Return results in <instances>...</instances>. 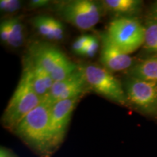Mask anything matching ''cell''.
Returning <instances> with one entry per match:
<instances>
[{
	"label": "cell",
	"instance_id": "6da1fadb",
	"mask_svg": "<svg viewBox=\"0 0 157 157\" xmlns=\"http://www.w3.org/2000/svg\"><path fill=\"white\" fill-rule=\"evenodd\" d=\"M52 105L48 97L44 98L12 131L40 157H50L56 150L50 124Z\"/></svg>",
	"mask_w": 157,
	"mask_h": 157
},
{
	"label": "cell",
	"instance_id": "7a4b0ae2",
	"mask_svg": "<svg viewBox=\"0 0 157 157\" xmlns=\"http://www.w3.org/2000/svg\"><path fill=\"white\" fill-rule=\"evenodd\" d=\"M42 101L43 99L35 91L30 68L27 60H25L18 85L4 111L2 118L3 126L13 131L17 124L38 106Z\"/></svg>",
	"mask_w": 157,
	"mask_h": 157
},
{
	"label": "cell",
	"instance_id": "3957f363",
	"mask_svg": "<svg viewBox=\"0 0 157 157\" xmlns=\"http://www.w3.org/2000/svg\"><path fill=\"white\" fill-rule=\"evenodd\" d=\"M31 58L40 65L55 82L64 79L78 69L61 50L48 43L37 42L30 49Z\"/></svg>",
	"mask_w": 157,
	"mask_h": 157
},
{
	"label": "cell",
	"instance_id": "277c9868",
	"mask_svg": "<svg viewBox=\"0 0 157 157\" xmlns=\"http://www.w3.org/2000/svg\"><path fill=\"white\" fill-rule=\"evenodd\" d=\"M106 34L119 50L129 55L144 44L145 27L136 19L121 17L110 23Z\"/></svg>",
	"mask_w": 157,
	"mask_h": 157
},
{
	"label": "cell",
	"instance_id": "5b68a950",
	"mask_svg": "<svg viewBox=\"0 0 157 157\" xmlns=\"http://www.w3.org/2000/svg\"><path fill=\"white\" fill-rule=\"evenodd\" d=\"M83 69L88 85L95 93L120 105L129 103L120 82L109 70L92 64L83 67Z\"/></svg>",
	"mask_w": 157,
	"mask_h": 157
},
{
	"label": "cell",
	"instance_id": "8992f818",
	"mask_svg": "<svg viewBox=\"0 0 157 157\" xmlns=\"http://www.w3.org/2000/svg\"><path fill=\"white\" fill-rule=\"evenodd\" d=\"M59 15L66 22L82 30H90L99 22L101 8L91 0H73L63 2L58 7Z\"/></svg>",
	"mask_w": 157,
	"mask_h": 157
},
{
	"label": "cell",
	"instance_id": "52a82bcc",
	"mask_svg": "<svg viewBox=\"0 0 157 157\" xmlns=\"http://www.w3.org/2000/svg\"><path fill=\"white\" fill-rule=\"evenodd\" d=\"M125 93L131 103L146 112H153L157 108V83L134 77L125 83Z\"/></svg>",
	"mask_w": 157,
	"mask_h": 157
},
{
	"label": "cell",
	"instance_id": "ba28073f",
	"mask_svg": "<svg viewBox=\"0 0 157 157\" xmlns=\"http://www.w3.org/2000/svg\"><path fill=\"white\" fill-rule=\"evenodd\" d=\"M88 84L83 67L64 79L54 82L48 98L52 103L76 97H81L87 89Z\"/></svg>",
	"mask_w": 157,
	"mask_h": 157
},
{
	"label": "cell",
	"instance_id": "9c48e42d",
	"mask_svg": "<svg viewBox=\"0 0 157 157\" xmlns=\"http://www.w3.org/2000/svg\"><path fill=\"white\" fill-rule=\"evenodd\" d=\"M80 97H76L54 103L51 110L50 130L56 149L60 146L66 135L72 113Z\"/></svg>",
	"mask_w": 157,
	"mask_h": 157
},
{
	"label": "cell",
	"instance_id": "30bf717a",
	"mask_svg": "<svg viewBox=\"0 0 157 157\" xmlns=\"http://www.w3.org/2000/svg\"><path fill=\"white\" fill-rule=\"evenodd\" d=\"M103 46L101 52V62L105 68L112 71H119L129 68L132 66L133 58L119 50L110 40L106 34L102 36Z\"/></svg>",
	"mask_w": 157,
	"mask_h": 157
},
{
	"label": "cell",
	"instance_id": "8fae6325",
	"mask_svg": "<svg viewBox=\"0 0 157 157\" xmlns=\"http://www.w3.org/2000/svg\"><path fill=\"white\" fill-rule=\"evenodd\" d=\"M31 70L34 88L39 97L44 100L50 95L55 81L42 66L31 58H26Z\"/></svg>",
	"mask_w": 157,
	"mask_h": 157
},
{
	"label": "cell",
	"instance_id": "7c38bea8",
	"mask_svg": "<svg viewBox=\"0 0 157 157\" xmlns=\"http://www.w3.org/2000/svg\"><path fill=\"white\" fill-rule=\"evenodd\" d=\"M132 77L157 83V56L147 58L129 70Z\"/></svg>",
	"mask_w": 157,
	"mask_h": 157
},
{
	"label": "cell",
	"instance_id": "4fadbf2b",
	"mask_svg": "<svg viewBox=\"0 0 157 157\" xmlns=\"http://www.w3.org/2000/svg\"><path fill=\"white\" fill-rule=\"evenodd\" d=\"M142 3L137 0H105L103 1L104 8L117 14H132L140 8Z\"/></svg>",
	"mask_w": 157,
	"mask_h": 157
},
{
	"label": "cell",
	"instance_id": "5bb4252c",
	"mask_svg": "<svg viewBox=\"0 0 157 157\" xmlns=\"http://www.w3.org/2000/svg\"><path fill=\"white\" fill-rule=\"evenodd\" d=\"M24 42V29L19 17H12V28L7 44L17 48L22 46Z\"/></svg>",
	"mask_w": 157,
	"mask_h": 157
},
{
	"label": "cell",
	"instance_id": "9a60e30c",
	"mask_svg": "<svg viewBox=\"0 0 157 157\" xmlns=\"http://www.w3.org/2000/svg\"><path fill=\"white\" fill-rule=\"evenodd\" d=\"M33 24L41 36L49 40L56 41L49 16H37L33 19Z\"/></svg>",
	"mask_w": 157,
	"mask_h": 157
},
{
	"label": "cell",
	"instance_id": "2e32d148",
	"mask_svg": "<svg viewBox=\"0 0 157 157\" xmlns=\"http://www.w3.org/2000/svg\"><path fill=\"white\" fill-rule=\"evenodd\" d=\"M144 47L149 52L157 53V22L149 23L145 27Z\"/></svg>",
	"mask_w": 157,
	"mask_h": 157
},
{
	"label": "cell",
	"instance_id": "e0dca14e",
	"mask_svg": "<svg viewBox=\"0 0 157 157\" xmlns=\"http://www.w3.org/2000/svg\"><path fill=\"white\" fill-rule=\"evenodd\" d=\"M21 7V2L18 0H1L0 9L4 13H15L20 10Z\"/></svg>",
	"mask_w": 157,
	"mask_h": 157
},
{
	"label": "cell",
	"instance_id": "ac0fdd59",
	"mask_svg": "<svg viewBox=\"0 0 157 157\" xmlns=\"http://www.w3.org/2000/svg\"><path fill=\"white\" fill-rule=\"evenodd\" d=\"M90 38V35H82V36H78L74 41L73 45H72V49H73L74 52L80 56H83L84 50H85Z\"/></svg>",
	"mask_w": 157,
	"mask_h": 157
},
{
	"label": "cell",
	"instance_id": "d6986e66",
	"mask_svg": "<svg viewBox=\"0 0 157 157\" xmlns=\"http://www.w3.org/2000/svg\"><path fill=\"white\" fill-rule=\"evenodd\" d=\"M50 23L52 27V31H53L55 40L60 41L63 39L64 36V27L60 21L58 20L55 19L54 17H49Z\"/></svg>",
	"mask_w": 157,
	"mask_h": 157
},
{
	"label": "cell",
	"instance_id": "ffe728a7",
	"mask_svg": "<svg viewBox=\"0 0 157 157\" xmlns=\"http://www.w3.org/2000/svg\"><path fill=\"white\" fill-rule=\"evenodd\" d=\"M12 28V18L3 20L0 25V37L4 43L7 44Z\"/></svg>",
	"mask_w": 157,
	"mask_h": 157
},
{
	"label": "cell",
	"instance_id": "44dd1931",
	"mask_svg": "<svg viewBox=\"0 0 157 157\" xmlns=\"http://www.w3.org/2000/svg\"><path fill=\"white\" fill-rule=\"evenodd\" d=\"M98 48H99V42H98V39L94 36H90L85 50H84L83 56L92 58L96 54Z\"/></svg>",
	"mask_w": 157,
	"mask_h": 157
},
{
	"label": "cell",
	"instance_id": "7402d4cb",
	"mask_svg": "<svg viewBox=\"0 0 157 157\" xmlns=\"http://www.w3.org/2000/svg\"><path fill=\"white\" fill-rule=\"evenodd\" d=\"M49 2H50L46 1V0H33V1H31L30 5L33 7H40L48 5Z\"/></svg>",
	"mask_w": 157,
	"mask_h": 157
},
{
	"label": "cell",
	"instance_id": "603a6c76",
	"mask_svg": "<svg viewBox=\"0 0 157 157\" xmlns=\"http://www.w3.org/2000/svg\"><path fill=\"white\" fill-rule=\"evenodd\" d=\"M0 157H16L15 155H14L11 151L9 150L6 149L5 148H1V156Z\"/></svg>",
	"mask_w": 157,
	"mask_h": 157
},
{
	"label": "cell",
	"instance_id": "cb8c5ba5",
	"mask_svg": "<svg viewBox=\"0 0 157 157\" xmlns=\"http://www.w3.org/2000/svg\"><path fill=\"white\" fill-rule=\"evenodd\" d=\"M152 11H153V16H154V19L156 20V21L157 22V2L155 3L154 7H153Z\"/></svg>",
	"mask_w": 157,
	"mask_h": 157
}]
</instances>
